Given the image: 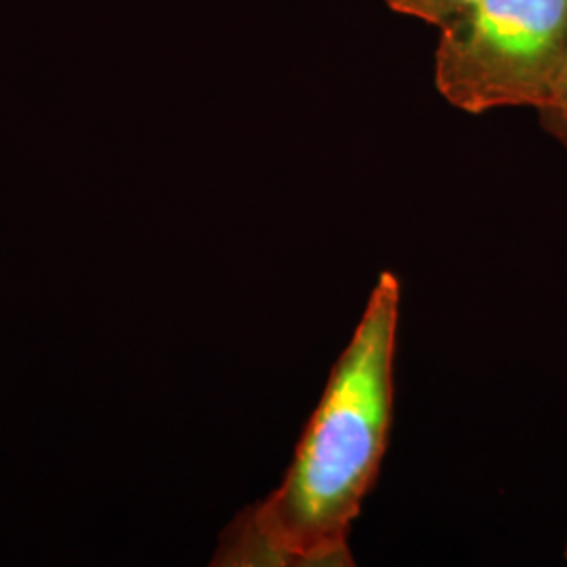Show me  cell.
<instances>
[{
	"mask_svg": "<svg viewBox=\"0 0 567 567\" xmlns=\"http://www.w3.org/2000/svg\"><path fill=\"white\" fill-rule=\"evenodd\" d=\"M400 282L385 271L328 385L282 484L250 515L265 567H351L349 534L385 456L395 393Z\"/></svg>",
	"mask_w": 567,
	"mask_h": 567,
	"instance_id": "1",
	"label": "cell"
},
{
	"mask_svg": "<svg viewBox=\"0 0 567 567\" xmlns=\"http://www.w3.org/2000/svg\"><path fill=\"white\" fill-rule=\"evenodd\" d=\"M567 60V0H480L440 30L433 76L466 114L545 107Z\"/></svg>",
	"mask_w": 567,
	"mask_h": 567,
	"instance_id": "2",
	"label": "cell"
},
{
	"mask_svg": "<svg viewBox=\"0 0 567 567\" xmlns=\"http://www.w3.org/2000/svg\"><path fill=\"white\" fill-rule=\"evenodd\" d=\"M386 7L405 18L425 21L429 25L444 30L461 20L480 0H383Z\"/></svg>",
	"mask_w": 567,
	"mask_h": 567,
	"instance_id": "3",
	"label": "cell"
},
{
	"mask_svg": "<svg viewBox=\"0 0 567 567\" xmlns=\"http://www.w3.org/2000/svg\"><path fill=\"white\" fill-rule=\"evenodd\" d=\"M538 116L548 135L567 147V107H543L538 110Z\"/></svg>",
	"mask_w": 567,
	"mask_h": 567,
	"instance_id": "4",
	"label": "cell"
},
{
	"mask_svg": "<svg viewBox=\"0 0 567 567\" xmlns=\"http://www.w3.org/2000/svg\"><path fill=\"white\" fill-rule=\"evenodd\" d=\"M545 107H567V60L564 63V70L559 74V81L555 84V91H553V97ZM543 110V107H540Z\"/></svg>",
	"mask_w": 567,
	"mask_h": 567,
	"instance_id": "5",
	"label": "cell"
},
{
	"mask_svg": "<svg viewBox=\"0 0 567 567\" xmlns=\"http://www.w3.org/2000/svg\"><path fill=\"white\" fill-rule=\"evenodd\" d=\"M566 559H567V545H566Z\"/></svg>",
	"mask_w": 567,
	"mask_h": 567,
	"instance_id": "6",
	"label": "cell"
}]
</instances>
